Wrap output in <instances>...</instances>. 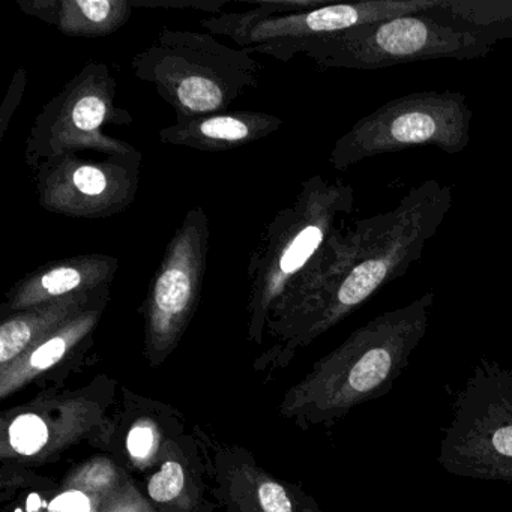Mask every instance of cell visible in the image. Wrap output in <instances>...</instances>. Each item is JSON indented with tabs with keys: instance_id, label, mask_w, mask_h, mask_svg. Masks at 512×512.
Wrapping results in <instances>:
<instances>
[{
	"instance_id": "4",
	"label": "cell",
	"mask_w": 512,
	"mask_h": 512,
	"mask_svg": "<svg viewBox=\"0 0 512 512\" xmlns=\"http://www.w3.org/2000/svg\"><path fill=\"white\" fill-rule=\"evenodd\" d=\"M131 67L173 107L176 121L223 113L256 88L260 74L247 50L230 49L212 35L166 29Z\"/></svg>"
},
{
	"instance_id": "6",
	"label": "cell",
	"mask_w": 512,
	"mask_h": 512,
	"mask_svg": "<svg viewBox=\"0 0 512 512\" xmlns=\"http://www.w3.org/2000/svg\"><path fill=\"white\" fill-rule=\"evenodd\" d=\"M437 461L451 475L512 484V370L479 359L442 428Z\"/></svg>"
},
{
	"instance_id": "8",
	"label": "cell",
	"mask_w": 512,
	"mask_h": 512,
	"mask_svg": "<svg viewBox=\"0 0 512 512\" xmlns=\"http://www.w3.org/2000/svg\"><path fill=\"white\" fill-rule=\"evenodd\" d=\"M440 0H365L355 4H328L298 13H283L268 2L242 14L221 13L202 22L211 34L226 35L248 53L289 61L308 41L340 34L392 17L434 10Z\"/></svg>"
},
{
	"instance_id": "21",
	"label": "cell",
	"mask_w": 512,
	"mask_h": 512,
	"mask_svg": "<svg viewBox=\"0 0 512 512\" xmlns=\"http://www.w3.org/2000/svg\"><path fill=\"white\" fill-rule=\"evenodd\" d=\"M100 512H155L142 494L130 481H125L121 487L104 500Z\"/></svg>"
},
{
	"instance_id": "19",
	"label": "cell",
	"mask_w": 512,
	"mask_h": 512,
	"mask_svg": "<svg viewBox=\"0 0 512 512\" xmlns=\"http://www.w3.org/2000/svg\"><path fill=\"white\" fill-rule=\"evenodd\" d=\"M184 469L176 461L169 460L161 467L160 472L152 476L148 484L149 496L155 502L167 503L175 500L184 488Z\"/></svg>"
},
{
	"instance_id": "10",
	"label": "cell",
	"mask_w": 512,
	"mask_h": 512,
	"mask_svg": "<svg viewBox=\"0 0 512 512\" xmlns=\"http://www.w3.org/2000/svg\"><path fill=\"white\" fill-rule=\"evenodd\" d=\"M208 217L191 209L169 242L146 299L149 355L160 362L172 352L193 317L205 281Z\"/></svg>"
},
{
	"instance_id": "20",
	"label": "cell",
	"mask_w": 512,
	"mask_h": 512,
	"mask_svg": "<svg viewBox=\"0 0 512 512\" xmlns=\"http://www.w3.org/2000/svg\"><path fill=\"white\" fill-rule=\"evenodd\" d=\"M128 452L136 463H149L158 449L157 428L152 422L142 421L134 425L128 434Z\"/></svg>"
},
{
	"instance_id": "24",
	"label": "cell",
	"mask_w": 512,
	"mask_h": 512,
	"mask_svg": "<svg viewBox=\"0 0 512 512\" xmlns=\"http://www.w3.org/2000/svg\"><path fill=\"white\" fill-rule=\"evenodd\" d=\"M304 512H316V511H314V509H305Z\"/></svg>"
},
{
	"instance_id": "5",
	"label": "cell",
	"mask_w": 512,
	"mask_h": 512,
	"mask_svg": "<svg viewBox=\"0 0 512 512\" xmlns=\"http://www.w3.org/2000/svg\"><path fill=\"white\" fill-rule=\"evenodd\" d=\"M493 47L478 35L425 11L308 41L295 55L304 53L320 67L373 71L442 59L478 61L490 55Z\"/></svg>"
},
{
	"instance_id": "9",
	"label": "cell",
	"mask_w": 512,
	"mask_h": 512,
	"mask_svg": "<svg viewBox=\"0 0 512 512\" xmlns=\"http://www.w3.org/2000/svg\"><path fill=\"white\" fill-rule=\"evenodd\" d=\"M116 82L104 64H89L67 83L35 119L28 142L26 163L37 170L64 155L94 151L124 155L136 151L121 140L106 136L104 125L119 116L115 109Z\"/></svg>"
},
{
	"instance_id": "17",
	"label": "cell",
	"mask_w": 512,
	"mask_h": 512,
	"mask_svg": "<svg viewBox=\"0 0 512 512\" xmlns=\"http://www.w3.org/2000/svg\"><path fill=\"white\" fill-rule=\"evenodd\" d=\"M431 14L493 46L512 40V0H440Z\"/></svg>"
},
{
	"instance_id": "22",
	"label": "cell",
	"mask_w": 512,
	"mask_h": 512,
	"mask_svg": "<svg viewBox=\"0 0 512 512\" xmlns=\"http://www.w3.org/2000/svg\"><path fill=\"white\" fill-rule=\"evenodd\" d=\"M104 497L83 493L79 490H67L55 497L49 505L50 512H100Z\"/></svg>"
},
{
	"instance_id": "23",
	"label": "cell",
	"mask_w": 512,
	"mask_h": 512,
	"mask_svg": "<svg viewBox=\"0 0 512 512\" xmlns=\"http://www.w3.org/2000/svg\"><path fill=\"white\" fill-rule=\"evenodd\" d=\"M257 494L263 512H293L292 499L278 482L265 479Z\"/></svg>"
},
{
	"instance_id": "13",
	"label": "cell",
	"mask_w": 512,
	"mask_h": 512,
	"mask_svg": "<svg viewBox=\"0 0 512 512\" xmlns=\"http://www.w3.org/2000/svg\"><path fill=\"white\" fill-rule=\"evenodd\" d=\"M281 119L268 113L227 112L176 121L160 131V142L197 151L220 152L251 145L275 133Z\"/></svg>"
},
{
	"instance_id": "16",
	"label": "cell",
	"mask_w": 512,
	"mask_h": 512,
	"mask_svg": "<svg viewBox=\"0 0 512 512\" xmlns=\"http://www.w3.org/2000/svg\"><path fill=\"white\" fill-rule=\"evenodd\" d=\"M29 16L38 17L70 37H107L121 29L133 14L128 0H37L19 2Z\"/></svg>"
},
{
	"instance_id": "15",
	"label": "cell",
	"mask_w": 512,
	"mask_h": 512,
	"mask_svg": "<svg viewBox=\"0 0 512 512\" xmlns=\"http://www.w3.org/2000/svg\"><path fill=\"white\" fill-rule=\"evenodd\" d=\"M107 302L109 299L83 311L79 316L38 341L31 349L26 350L13 364L0 370V397H10L26 383L32 382L35 377L46 373L47 370L58 365L62 359L67 358L73 349H76L94 331Z\"/></svg>"
},
{
	"instance_id": "12",
	"label": "cell",
	"mask_w": 512,
	"mask_h": 512,
	"mask_svg": "<svg viewBox=\"0 0 512 512\" xmlns=\"http://www.w3.org/2000/svg\"><path fill=\"white\" fill-rule=\"evenodd\" d=\"M118 269L119 260L106 254H86L47 263L11 287L2 311L11 316L65 296L103 289L110 286Z\"/></svg>"
},
{
	"instance_id": "3",
	"label": "cell",
	"mask_w": 512,
	"mask_h": 512,
	"mask_svg": "<svg viewBox=\"0 0 512 512\" xmlns=\"http://www.w3.org/2000/svg\"><path fill=\"white\" fill-rule=\"evenodd\" d=\"M355 209V190L313 176L289 208L275 215L248 262L251 332H260L281 296L307 272L337 232L341 217Z\"/></svg>"
},
{
	"instance_id": "11",
	"label": "cell",
	"mask_w": 512,
	"mask_h": 512,
	"mask_svg": "<svg viewBox=\"0 0 512 512\" xmlns=\"http://www.w3.org/2000/svg\"><path fill=\"white\" fill-rule=\"evenodd\" d=\"M140 163L137 151L98 160L70 154L47 161L35 170L38 202L65 217H113L133 203Z\"/></svg>"
},
{
	"instance_id": "18",
	"label": "cell",
	"mask_w": 512,
	"mask_h": 512,
	"mask_svg": "<svg viewBox=\"0 0 512 512\" xmlns=\"http://www.w3.org/2000/svg\"><path fill=\"white\" fill-rule=\"evenodd\" d=\"M121 487V475L118 469L104 458L88 461L82 464L70 478L67 479V490H79L94 496L107 497Z\"/></svg>"
},
{
	"instance_id": "2",
	"label": "cell",
	"mask_w": 512,
	"mask_h": 512,
	"mask_svg": "<svg viewBox=\"0 0 512 512\" xmlns=\"http://www.w3.org/2000/svg\"><path fill=\"white\" fill-rule=\"evenodd\" d=\"M434 301V292L424 293L353 331L287 392L284 415L331 425L355 407L389 394L427 334Z\"/></svg>"
},
{
	"instance_id": "14",
	"label": "cell",
	"mask_w": 512,
	"mask_h": 512,
	"mask_svg": "<svg viewBox=\"0 0 512 512\" xmlns=\"http://www.w3.org/2000/svg\"><path fill=\"white\" fill-rule=\"evenodd\" d=\"M109 293V286L76 293L5 317L0 326V370L83 311L109 299Z\"/></svg>"
},
{
	"instance_id": "7",
	"label": "cell",
	"mask_w": 512,
	"mask_h": 512,
	"mask_svg": "<svg viewBox=\"0 0 512 512\" xmlns=\"http://www.w3.org/2000/svg\"><path fill=\"white\" fill-rule=\"evenodd\" d=\"M472 109L461 92H415L355 122L335 143L329 163L347 170L367 158L422 146L460 154L470 142Z\"/></svg>"
},
{
	"instance_id": "1",
	"label": "cell",
	"mask_w": 512,
	"mask_h": 512,
	"mask_svg": "<svg viewBox=\"0 0 512 512\" xmlns=\"http://www.w3.org/2000/svg\"><path fill=\"white\" fill-rule=\"evenodd\" d=\"M454 203L436 179L412 188L392 211L338 227L313 265L271 313L293 346H305L355 313L418 262Z\"/></svg>"
}]
</instances>
